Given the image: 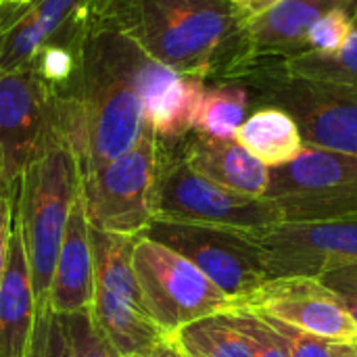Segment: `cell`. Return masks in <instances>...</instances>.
Here are the masks:
<instances>
[{
  "label": "cell",
  "mask_w": 357,
  "mask_h": 357,
  "mask_svg": "<svg viewBox=\"0 0 357 357\" xmlns=\"http://www.w3.org/2000/svg\"><path fill=\"white\" fill-rule=\"evenodd\" d=\"M169 71L123 33L88 27L75 94L52 100L54 128L73 149L82 176L140 140L146 128L144 94Z\"/></svg>",
  "instance_id": "cell-1"
},
{
  "label": "cell",
  "mask_w": 357,
  "mask_h": 357,
  "mask_svg": "<svg viewBox=\"0 0 357 357\" xmlns=\"http://www.w3.org/2000/svg\"><path fill=\"white\" fill-rule=\"evenodd\" d=\"M247 15L232 0H92L90 25L123 33L159 65L226 82L251 65Z\"/></svg>",
  "instance_id": "cell-2"
},
{
  "label": "cell",
  "mask_w": 357,
  "mask_h": 357,
  "mask_svg": "<svg viewBox=\"0 0 357 357\" xmlns=\"http://www.w3.org/2000/svg\"><path fill=\"white\" fill-rule=\"evenodd\" d=\"M82 195V172L69 142L54 132L15 182V222L21 232L38 312L48 310V289L67 230Z\"/></svg>",
  "instance_id": "cell-3"
},
{
  "label": "cell",
  "mask_w": 357,
  "mask_h": 357,
  "mask_svg": "<svg viewBox=\"0 0 357 357\" xmlns=\"http://www.w3.org/2000/svg\"><path fill=\"white\" fill-rule=\"evenodd\" d=\"M230 79L249 90L253 109H284L305 144L357 157V86L291 75L274 59L255 61Z\"/></svg>",
  "instance_id": "cell-4"
},
{
  "label": "cell",
  "mask_w": 357,
  "mask_h": 357,
  "mask_svg": "<svg viewBox=\"0 0 357 357\" xmlns=\"http://www.w3.org/2000/svg\"><path fill=\"white\" fill-rule=\"evenodd\" d=\"M153 222L251 230L282 224V215L266 197L234 192L197 174L180 142L157 140Z\"/></svg>",
  "instance_id": "cell-5"
},
{
  "label": "cell",
  "mask_w": 357,
  "mask_h": 357,
  "mask_svg": "<svg viewBox=\"0 0 357 357\" xmlns=\"http://www.w3.org/2000/svg\"><path fill=\"white\" fill-rule=\"evenodd\" d=\"M264 197L282 224L357 215V157L305 144L293 161L270 167Z\"/></svg>",
  "instance_id": "cell-6"
},
{
  "label": "cell",
  "mask_w": 357,
  "mask_h": 357,
  "mask_svg": "<svg viewBox=\"0 0 357 357\" xmlns=\"http://www.w3.org/2000/svg\"><path fill=\"white\" fill-rule=\"evenodd\" d=\"M132 261L144 307L167 337L190 322L232 307V299L226 293L192 261L163 243L140 236Z\"/></svg>",
  "instance_id": "cell-7"
},
{
  "label": "cell",
  "mask_w": 357,
  "mask_h": 357,
  "mask_svg": "<svg viewBox=\"0 0 357 357\" xmlns=\"http://www.w3.org/2000/svg\"><path fill=\"white\" fill-rule=\"evenodd\" d=\"M155 176L157 136L146 123L128 153L82 176V203L90 228L142 236L153 224Z\"/></svg>",
  "instance_id": "cell-8"
},
{
  "label": "cell",
  "mask_w": 357,
  "mask_h": 357,
  "mask_svg": "<svg viewBox=\"0 0 357 357\" xmlns=\"http://www.w3.org/2000/svg\"><path fill=\"white\" fill-rule=\"evenodd\" d=\"M259 251L268 280L314 276L357 264V215L241 230Z\"/></svg>",
  "instance_id": "cell-9"
},
{
  "label": "cell",
  "mask_w": 357,
  "mask_h": 357,
  "mask_svg": "<svg viewBox=\"0 0 357 357\" xmlns=\"http://www.w3.org/2000/svg\"><path fill=\"white\" fill-rule=\"evenodd\" d=\"M142 236L184 255L232 303L268 280L257 247L241 230L153 222Z\"/></svg>",
  "instance_id": "cell-10"
},
{
  "label": "cell",
  "mask_w": 357,
  "mask_h": 357,
  "mask_svg": "<svg viewBox=\"0 0 357 357\" xmlns=\"http://www.w3.org/2000/svg\"><path fill=\"white\" fill-rule=\"evenodd\" d=\"M243 307L322 339L356 343L357 326L339 297L314 276H282L261 282L236 299L230 310Z\"/></svg>",
  "instance_id": "cell-11"
},
{
  "label": "cell",
  "mask_w": 357,
  "mask_h": 357,
  "mask_svg": "<svg viewBox=\"0 0 357 357\" xmlns=\"http://www.w3.org/2000/svg\"><path fill=\"white\" fill-rule=\"evenodd\" d=\"M54 132L52 96L38 73L31 67L0 73V151L8 186Z\"/></svg>",
  "instance_id": "cell-12"
},
{
  "label": "cell",
  "mask_w": 357,
  "mask_h": 357,
  "mask_svg": "<svg viewBox=\"0 0 357 357\" xmlns=\"http://www.w3.org/2000/svg\"><path fill=\"white\" fill-rule=\"evenodd\" d=\"M337 8L357 13V0H280L266 13L247 19L251 63L305 54V40L314 23Z\"/></svg>",
  "instance_id": "cell-13"
},
{
  "label": "cell",
  "mask_w": 357,
  "mask_h": 357,
  "mask_svg": "<svg viewBox=\"0 0 357 357\" xmlns=\"http://www.w3.org/2000/svg\"><path fill=\"white\" fill-rule=\"evenodd\" d=\"M94 301V253L82 195L73 205L48 289V310L56 316L90 314Z\"/></svg>",
  "instance_id": "cell-14"
},
{
  "label": "cell",
  "mask_w": 357,
  "mask_h": 357,
  "mask_svg": "<svg viewBox=\"0 0 357 357\" xmlns=\"http://www.w3.org/2000/svg\"><path fill=\"white\" fill-rule=\"evenodd\" d=\"M92 0H33L0 33V73L29 67L42 46L79 25H90Z\"/></svg>",
  "instance_id": "cell-15"
},
{
  "label": "cell",
  "mask_w": 357,
  "mask_h": 357,
  "mask_svg": "<svg viewBox=\"0 0 357 357\" xmlns=\"http://www.w3.org/2000/svg\"><path fill=\"white\" fill-rule=\"evenodd\" d=\"M180 151L186 163L213 184L251 197L266 195L270 167L253 157L238 140L190 132L180 140Z\"/></svg>",
  "instance_id": "cell-16"
},
{
  "label": "cell",
  "mask_w": 357,
  "mask_h": 357,
  "mask_svg": "<svg viewBox=\"0 0 357 357\" xmlns=\"http://www.w3.org/2000/svg\"><path fill=\"white\" fill-rule=\"evenodd\" d=\"M36 314L38 305L33 282L21 232L15 222L8 264L0 280V357H25Z\"/></svg>",
  "instance_id": "cell-17"
},
{
  "label": "cell",
  "mask_w": 357,
  "mask_h": 357,
  "mask_svg": "<svg viewBox=\"0 0 357 357\" xmlns=\"http://www.w3.org/2000/svg\"><path fill=\"white\" fill-rule=\"evenodd\" d=\"M205 90V77L174 71L163 84L144 96V117L157 140L180 142L195 132Z\"/></svg>",
  "instance_id": "cell-18"
},
{
  "label": "cell",
  "mask_w": 357,
  "mask_h": 357,
  "mask_svg": "<svg viewBox=\"0 0 357 357\" xmlns=\"http://www.w3.org/2000/svg\"><path fill=\"white\" fill-rule=\"evenodd\" d=\"M234 140L268 167L293 161L305 146L297 121L284 109L272 105L251 109L249 117L236 130Z\"/></svg>",
  "instance_id": "cell-19"
},
{
  "label": "cell",
  "mask_w": 357,
  "mask_h": 357,
  "mask_svg": "<svg viewBox=\"0 0 357 357\" xmlns=\"http://www.w3.org/2000/svg\"><path fill=\"white\" fill-rule=\"evenodd\" d=\"M186 357H253L245 333L228 312L190 322L169 337Z\"/></svg>",
  "instance_id": "cell-20"
},
{
  "label": "cell",
  "mask_w": 357,
  "mask_h": 357,
  "mask_svg": "<svg viewBox=\"0 0 357 357\" xmlns=\"http://www.w3.org/2000/svg\"><path fill=\"white\" fill-rule=\"evenodd\" d=\"M251 109V94L243 84L215 82L205 90L195 132L209 138H234Z\"/></svg>",
  "instance_id": "cell-21"
},
{
  "label": "cell",
  "mask_w": 357,
  "mask_h": 357,
  "mask_svg": "<svg viewBox=\"0 0 357 357\" xmlns=\"http://www.w3.org/2000/svg\"><path fill=\"white\" fill-rule=\"evenodd\" d=\"M276 63L291 75H299V77H307L316 82L357 86V17L349 40L339 52L335 54L307 52V54L282 59Z\"/></svg>",
  "instance_id": "cell-22"
},
{
  "label": "cell",
  "mask_w": 357,
  "mask_h": 357,
  "mask_svg": "<svg viewBox=\"0 0 357 357\" xmlns=\"http://www.w3.org/2000/svg\"><path fill=\"white\" fill-rule=\"evenodd\" d=\"M228 314L232 322L245 333L253 349V357H289L284 339L264 316L243 310V307L228 310Z\"/></svg>",
  "instance_id": "cell-23"
},
{
  "label": "cell",
  "mask_w": 357,
  "mask_h": 357,
  "mask_svg": "<svg viewBox=\"0 0 357 357\" xmlns=\"http://www.w3.org/2000/svg\"><path fill=\"white\" fill-rule=\"evenodd\" d=\"M356 17V10H347V8H337L324 15L320 21L314 23V27L307 33L305 54L307 52H318V54L339 52L351 36Z\"/></svg>",
  "instance_id": "cell-24"
},
{
  "label": "cell",
  "mask_w": 357,
  "mask_h": 357,
  "mask_svg": "<svg viewBox=\"0 0 357 357\" xmlns=\"http://www.w3.org/2000/svg\"><path fill=\"white\" fill-rule=\"evenodd\" d=\"M25 357H73L63 316H56L50 310L36 314V324Z\"/></svg>",
  "instance_id": "cell-25"
},
{
  "label": "cell",
  "mask_w": 357,
  "mask_h": 357,
  "mask_svg": "<svg viewBox=\"0 0 357 357\" xmlns=\"http://www.w3.org/2000/svg\"><path fill=\"white\" fill-rule=\"evenodd\" d=\"M73 357H121L113 343L100 333L90 314L63 316Z\"/></svg>",
  "instance_id": "cell-26"
},
{
  "label": "cell",
  "mask_w": 357,
  "mask_h": 357,
  "mask_svg": "<svg viewBox=\"0 0 357 357\" xmlns=\"http://www.w3.org/2000/svg\"><path fill=\"white\" fill-rule=\"evenodd\" d=\"M261 316V314H259ZM284 339L289 357H341L345 354L349 343H341V341H331V339H322L316 337L312 333H305L301 328H295L291 324H284L280 320L268 318L264 316Z\"/></svg>",
  "instance_id": "cell-27"
},
{
  "label": "cell",
  "mask_w": 357,
  "mask_h": 357,
  "mask_svg": "<svg viewBox=\"0 0 357 357\" xmlns=\"http://www.w3.org/2000/svg\"><path fill=\"white\" fill-rule=\"evenodd\" d=\"M343 303L345 312L357 326V264H347L341 268H333L318 276Z\"/></svg>",
  "instance_id": "cell-28"
},
{
  "label": "cell",
  "mask_w": 357,
  "mask_h": 357,
  "mask_svg": "<svg viewBox=\"0 0 357 357\" xmlns=\"http://www.w3.org/2000/svg\"><path fill=\"white\" fill-rule=\"evenodd\" d=\"M13 188H0V280L4 276L8 253H10V238L15 230V201Z\"/></svg>",
  "instance_id": "cell-29"
},
{
  "label": "cell",
  "mask_w": 357,
  "mask_h": 357,
  "mask_svg": "<svg viewBox=\"0 0 357 357\" xmlns=\"http://www.w3.org/2000/svg\"><path fill=\"white\" fill-rule=\"evenodd\" d=\"M33 0H0V33L8 29L29 6Z\"/></svg>",
  "instance_id": "cell-30"
},
{
  "label": "cell",
  "mask_w": 357,
  "mask_h": 357,
  "mask_svg": "<svg viewBox=\"0 0 357 357\" xmlns=\"http://www.w3.org/2000/svg\"><path fill=\"white\" fill-rule=\"evenodd\" d=\"M249 19L251 17H255V15H261V13H266L268 8H272L276 2H280V0H232Z\"/></svg>",
  "instance_id": "cell-31"
},
{
  "label": "cell",
  "mask_w": 357,
  "mask_h": 357,
  "mask_svg": "<svg viewBox=\"0 0 357 357\" xmlns=\"http://www.w3.org/2000/svg\"><path fill=\"white\" fill-rule=\"evenodd\" d=\"M149 357H186L184 354H182V349L167 337L163 343H159L151 354H149Z\"/></svg>",
  "instance_id": "cell-32"
},
{
  "label": "cell",
  "mask_w": 357,
  "mask_h": 357,
  "mask_svg": "<svg viewBox=\"0 0 357 357\" xmlns=\"http://www.w3.org/2000/svg\"><path fill=\"white\" fill-rule=\"evenodd\" d=\"M0 188H13L4 182V163H2V151H0Z\"/></svg>",
  "instance_id": "cell-33"
},
{
  "label": "cell",
  "mask_w": 357,
  "mask_h": 357,
  "mask_svg": "<svg viewBox=\"0 0 357 357\" xmlns=\"http://www.w3.org/2000/svg\"><path fill=\"white\" fill-rule=\"evenodd\" d=\"M341 357H357V343H349L347 349H345V354Z\"/></svg>",
  "instance_id": "cell-34"
},
{
  "label": "cell",
  "mask_w": 357,
  "mask_h": 357,
  "mask_svg": "<svg viewBox=\"0 0 357 357\" xmlns=\"http://www.w3.org/2000/svg\"><path fill=\"white\" fill-rule=\"evenodd\" d=\"M136 357H149V356H136Z\"/></svg>",
  "instance_id": "cell-35"
},
{
  "label": "cell",
  "mask_w": 357,
  "mask_h": 357,
  "mask_svg": "<svg viewBox=\"0 0 357 357\" xmlns=\"http://www.w3.org/2000/svg\"><path fill=\"white\" fill-rule=\"evenodd\" d=\"M356 343H357V341H356Z\"/></svg>",
  "instance_id": "cell-36"
}]
</instances>
